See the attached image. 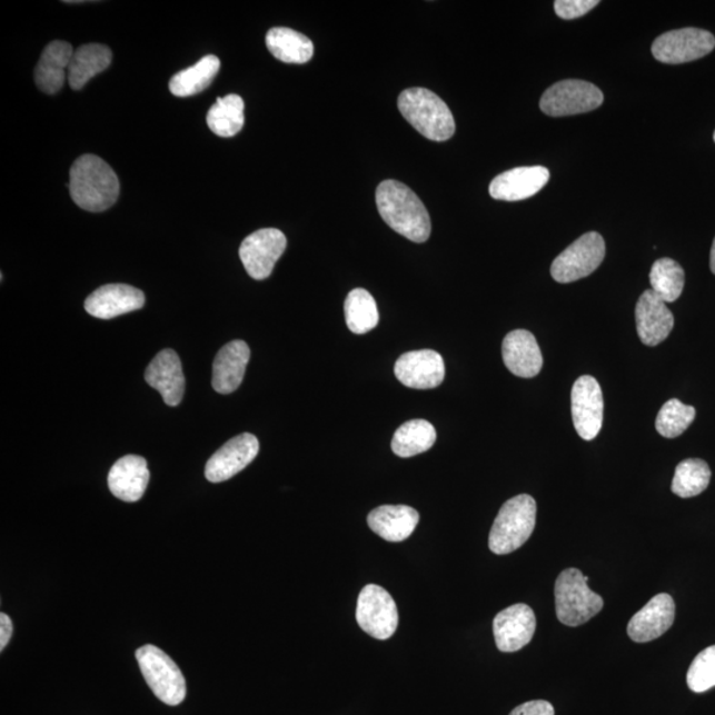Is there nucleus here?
I'll use <instances>...</instances> for the list:
<instances>
[{"label":"nucleus","instance_id":"nucleus-1","mask_svg":"<svg viewBox=\"0 0 715 715\" xmlns=\"http://www.w3.org/2000/svg\"><path fill=\"white\" fill-rule=\"evenodd\" d=\"M380 217L395 232L415 242H425L430 236V218L416 193L398 180H385L377 189Z\"/></svg>","mask_w":715,"mask_h":715},{"label":"nucleus","instance_id":"nucleus-2","mask_svg":"<svg viewBox=\"0 0 715 715\" xmlns=\"http://www.w3.org/2000/svg\"><path fill=\"white\" fill-rule=\"evenodd\" d=\"M69 176V192L82 210L107 211L120 197V180L100 157L86 155L76 159Z\"/></svg>","mask_w":715,"mask_h":715},{"label":"nucleus","instance_id":"nucleus-3","mask_svg":"<svg viewBox=\"0 0 715 715\" xmlns=\"http://www.w3.org/2000/svg\"><path fill=\"white\" fill-rule=\"evenodd\" d=\"M398 107L403 117L430 141L444 142L453 138L455 118L439 96L425 88L403 90Z\"/></svg>","mask_w":715,"mask_h":715},{"label":"nucleus","instance_id":"nucleus-4","mask_svg":"<svg viewBox=\"0 0 715 715\" xmlns=\"http://www.w3.org/2000/svg\"><path fill=\"white\" fill-rule=\"evenodd\" d=\"M537 520V503L529 495L513 497L503 505L489 534V548L497 555L518 550L532 537Z\"/></svg>","mask_w":715,"mask_h":715},{"label":"nucleus","instance_id":"nucleus-5","mask_svg":"<svg viewBox=\"0 0 715 715\" xmlns=\"http://www.w3.org/2000/svg\"><path fill=\"white\" fill-rule=\"evenodd\" d=\"M588 576L578 568H567L555 582V609L562 624L578 627L592 620L604 607L602 596L589 589Z\"/></svg>","mask_w":715,"mask_h":715},{"label":"nucleus","instance_id":"nucleus-6","mask_svg":"<svg viewBox=\"0 0 715 715\" xmlns=\"http://www.w3.org/2000/svg\"><path fill=\"white\" fill-rule=\"evenodd\" d=\"M138 665L158 699L169 706H177L186 698V679L178 665L162 649L143 645L136 652Z\"/></svg>","mask_w":715,"mask_h":715},{"label":"nucleus","instance_id":"nucleus-7","mask_svg":"<svg viewBox=\"0 0 715 715\" xmlns=\"http://www.w3.org/2000/svg\"><path fill=\"white\" fill-rule=\"evenodd\" d=\"M606 256V242L598 232H588L565 249L552 266L553 279L568 284L595 272Z\"/></svg>","mask_w":715,"mask_h":715},{"label":"nucleus","instance_id":"nucleus-8","mask_svg":"<svg viewBox=\"0 0 715 715\" xmlns=\"http://www.w3.org/2000/svg\"><path fill=\"white\" fill-rule=\"evenodd\" d=\"M604 100L602 90L592 82L565 80L548 88L540 99V110L547 116L566 117L592 112Z\"/></svg>","mask_w":715,"mask_h":715},{"label":"nucleus","instance_id":"nucleus-9","mask_svg":"<svg viewBox=\"0 0 715 715\" xmlns=\"http://www.w3.org/2000/svg\"><path fill=\"white\" fill-rule=\"evenodd\" d=\"M356 616L359 627L378 640L390 638L399 624L397 603L377 585H367L360 592Z\"/></svg>","mask_w":715,"mask_h":715},{"label":"nucleus","instance_id":"nucleus-10","mask_svg":"<svg viewBox=\"0 0 715 715\" xmlns=\"http://www.w3.org/2000/svg\"><path fill=\"white\" fill-rule=\"evenodd\" d=\"M287 249V238L280 229L262 228L241 242L239 255L247 274L255 280H266L274 272Z\"/></svg>","mask_w":715,"mask_h":715},{"label":"nucleus","instance_id":"nucleus-11","mask_svg":"<svg viewBox=\"0 0 715 715\" xmlns=\"http://www.w3.org/2000/svg\"><path fill=\"white\" fill-rule=\"evenodd\" d=\"M714 47L715 38L709 31L683 29L658 37L652 46V53L665 64H684L706 57Z\"/></svg>","mask_w":715,"mask_h":715},{"label":"nucleus","instance_id":"nucleus-12","mask_svg":"<svg viewBox=\"0 0 715 715\" xmlns=\"http://www.w3.org/2000/svg\"><path fill=\"white\" fill-rule=\"evenodd\" d=\"M572 411L576 433L592 441L603 426L604 400L599 381L589 375L576 379L572 393Z\"/></svg>","mask_w":715,"mask_h":715},{"label":"nucleus","instance_id":"nucleus-13","mask_svg":"<svg viewBox=\"0 0 715 715\" xmlns=\"http://www.w3.org/2000/svg\"><path fill=\"white\" fill-rule=\"evenodd\" d=\"M260 444L252 434H241L227 441L206 465V478L218 484L240 474L259 455Z\"/></svg>","mask_w":715,"mask_h":715},{"label":"nucleus","instance_id":"nucleus-14","mask_svg":"<svg viewBox=\"0 0 715 715\" xmlns=\"http://www.w3.org/2000/svg\"><path fill=\"white\" fill-rule=\"evenodd\" d=\"M395 375L401 385L415 390L439 387L446 377L443 357L435 350H416L403 354L395 364Z\"/></svg>","mask_w":715,"mask_h":715},{"label":"nucleus","instance_id":"nucleus-15","mask_svg":"<svg viewBox=\"0 0 715 715\" xmlns=\"http://www.w3.org/2000/svg\"><path fill=\"white\" fill-rule=\"evenodd\" d=\"M536 614L523 603L502 610L493 622L497 648L506 654L526 647L536 634Z\"/></svg>","mask_w":715,"mask_h":715},{"label":"nucleus","instance_id":"nucleus-16","mask_svg":"<svg viewBox=\"0 0 715 715\" xmlns=\"http://www.w3.org/2000/svg\"><path fill=\"white\" fill-rule=\"evenodd\" d=\"M676 604L668 594H658L632 617L628 636L635 643H649L663 636L675 623Z\"/></svg>","mask_w":715,"mask_h":715},{"label":"nucleus","instance_id":"nucleus-17","mask_svg":"<svg viewBox=\"0 0 715 715\" xmlns=\"http://www.w3.org/2000/svg\"><path fill=\"white\" fill-rule=\"evenodd\" d=\"M145 307L143 291L127 284H109L90 294L86 310L90 316L112 319Z\"/></svg>","mask_w":715,"mask_h":715},{"label":"nucleus","instance_id":"nucleus-18","mask_svg":"<svg viewBox=\"0 0 715 715\" xmlns=\"http://www.w3.org/2000/svg\"><path fill=\"white\" fill-rule=\"evenodd\" d=\"M550 180V171L543 166L517 168L499 173L489 186L490 197L497 200L518 201L536 196Z\"/></svg>","mask_w":715,"mask_h":715},{"label":"nucleus","instance_id":"nucleus-19","mask_svg":"<svg viewBox=\"0 0 715 715\" xmlns=\"http://www.w3.org/2000/svg\"><path fill=\"white\" fill-rule=\"evenodd\" d=\"M638 337L647 346H657L669 337L675 317L654 290H645L636 305Z\"/></svg>","mask_w":715,"mask_h":715},{"label":"nucleus","instance_id":"nucleus-20","mask_svg":"<svg viewBox=\"0 0 715 715\" xmlns=\"http://www.w3.org/2000/svg\"><path fill=\"white\" fill-rule=\"evenodd\" d=\"M145 379L162 395L166 405L177 407L182 401L186 379L176 351L166 349L158 352L146 370Z\"/></svg>","mask_w":715,"mask_h":715},{"label":"nucleus","instance_id":"nucleus-21","mask_svg":"<svg viewBox=\"0 0 715 715\" xmlns=\"http://www.w3.org/2000/svg\"><path fill=\"white\" fill-rule=\"evenodd\" d=\"M504 364L519 378H534L543 370L544 357L536 337L527 330H515L503 342Z\"/></svg>","mask_w":715,"mask_h":715},{"label":"nucleus","instance_id":"nucleus-22","mask_svg":"<svg viewBox=\"0 0 715 715\" xmlns=\"http://www.w3.org/2000/svg\"><path fill=\"white\" fill-rule=\"evenodd\" d=\"M150 480L148 461L141 456L120 458L109 471L108 485L112 495L125 503H137L145 495Z\"/></svg>","mask_w":715,"mask_h":715},{"label":"nucleus","instance_id":"nucleus-23","mask_svg":"<svg viewBox=\"0 0 715 715\" xmlns=\"http://www.w3.org/2000/svg\"><path fill=\"white\" fill-rule=\"evenodd\" d=\"M251 350L245 341H232L221 347L213 360L212 387L219 394H231L241 385Z\"/></svg>","mask_w":715,"mask_h":715},{"label":"nucleus","instance_id":"nucleus-24","mask_svg":"<svg viewBox=\"0 0 715 715\" xmlns=\"http://www.w3.org/2000/svg\"><path fill=\"white\" fill-rule=\"evenodd\" d=\"M73 48L67 41H52L44 48L34 69V82L47 95L60 92L68 79V68L73 58Z\"/></svg>","mask_w":715,"mask_h":715},{"label":"nucleus","instance_id":"nucleus-25","mask_svg":"<svg viewBox=\"0 0 715 715\" xmlns=\"http://www.w3.org/2000/svg\"><path fill=\"white\" fill-rule=\"evenodd\" d=\"M419 519V513L409 506L384 505L370 513L367 524L387 543H401L411 536Z\"/></svg>","mask_w":715,"mask_h":715},{"label":"nucleus","instance_id":"nucleus-26","mask_svg":"<svg viewBox=\"0 0 715 715\" xmlns=\"http://www.w3.org/2000/svg\"><path fill=\"white\" fill-rule=\"evenodd\" d=\"M113 53L110 48L102 44H86L75 51L71 64L68 68L69 86L80 90L90 79L106 71L112 64Z\"/></svg>","mask_w":715,"mask_h":715},{"label":"nucleus","instance_id":"nucleus-27","mask_svg":"<svg viewBox=\"0 0 715 715\" xmlns=\"http://www.w3.org/2000/svg\"><path fill=\"white\" fill-rule=\"evenodd\" d=\"M267 47L277 60L288 64H305L314 58L315 46L305 34L287 27H275L267 33Z\"/></svg>","mask_w":715,"mask_h":715},{"label":"nucleus","instance_id":"nucleus-28","mask_svg":"<svg viewBox=\"0 0 715 715\" xmlns=\"http://www.w3.org/2000/svg\"><path fill=\"white\" fill-rule=\"evenodd\" d=\"M220 69V60L213 54L200 59L196 66L172 76L170 92L177 97H191L211 86Z\"/></svg>","mask_w":715,"mask_h":715},{"label":"nucleus","instance_id":"nucleus-29","mask_svg":"<svg viewBox=\"0 0 715 715\" xmlns=\"http://www.w3.org/2000/svg\"><path fill=\"white\" fill-rule=\"evenodd\" d=\"M436 429L423 419L409 420L397 429L393 437V453L399 457L425 454L434 447Z\"/></svg>","mask_w":715,"mask_h":715},{"label":"nucleus","instance_id":"nucleus-30","mask_svg":"<svg viewBox=\"0 0 715 715\" xmlns=\"http://www.w3.org/2000/svg\"><path fill=\"white\" fill-rule=\"evenodd\" d=\"M208 128L219 137H234L245 127V101L238 95H228L207 113Z\"/></svg>","mask_w":715,"mask_h":715},{"label":"nucleus","instance_id":"nucleus-31","mask_svg":"<svg viewBox=\"0 0 715 715\" xmlns=\"http://www.w3.org/2000/svg\"><path fill=\"white\" fill-rule=\"evenodd\" d=\"M345 318L354 335H366L377 328L378 307L369 291L360 288L350 291L345 301Z\"/></svg>","mask_w":715,"mask_h":715},{"label":"nucleus","instance_id":"nucleus-32","mask_svg":"<svg viewBox=\"0 0 715 715\" xmlns=\"http://www.w3.org/2000/svg\"><path fill=\"white\" fill-rule=\"evenodd\" d=\"M711 478L709 465L699 458H687L677 465L672 491L682 498L696 497L709 487Z\"/></svg>","mask_w":715,"mask_h":715},{"label":"nucleus","instance_id":"nucleus-33","mask_svg":"<svg viewBox=\"0 0 715 715\" xmlns=\"http://www.w3.org/2000/svg\"><path fill=\"white\" fill-rule=\"evenodd\" d=\"M649 280L657 297L666 304L675 302L683 294L685 272L677 261L659 259L651 269Z\"/></svg>","mask_w":715,"mask_h":715},{"label":"nucleus","instance_id":"nucleus-34","mask_svg":"<svg viewBox=\"0 0 715 715\" xmlns=\"http://www.w3.org/2000/svg\"><path fill=\"white\" fill-rule=\"evenodd\" d=\"M696 418V409L684 405L678 399L666 401L656 419L657 433L666 439H675L683 435Z\"/></svg>","mask_w":715,"mask_h":715},{"label":"nucleus","instance_id":"nucleus-35","mask_svg":"<svg viewBox=\"0 0 715 715\" xmlns=\"http://www.w3.org/2000/svg\"><path fill=\"white\" fill-rule=\"evenodd\" d=\"M686 683L694 693H704L715 686V645L693 659L687 671Z\"/></svg>","mask_w":715,"mask_h":715},{"label":"nucleus","instance_id":"nucleus-36","mask_svg":"<svg viewBox=\"0 0 715 715\" xmlns=\"http://www.w3.org/2000/svg\"><path fill=\"white\" fill-rule=\"evenodd\" d=\"M598 4V0H557L554 9L559 18L572 20L586 16Z\"/></svg>","mask_w":715,"mask_h":715},{"label":"nucleus","instance_id":"nucleus-37","mask_svg":"<svg viewBox=\"0 0 715 715\" xmlns=\"http://www.w3.org/2000/svg\"><path fill=\"white\" fill-rule=\"evenodd\" d=\"M510 715H555V712L550 703L544 699H537L517 706Z\"/></svg>","mask_w":715,"mask_h":715},{"label":"nucleus","instance_id":"nucleus-38","mask_svg":"<svg viewBox=\"0 0 715 715\" xmlns=\"http://www.w3.org/2000/svg\"><path fill=\"white\" fill-rule=\"evenodd\" d=\"M12 636V622L6 614L0 615V651H3Z\"/></svg>","mask_w":715,"mask_h":715},{"label":"nucleus","instance_id":"nucleus-39","mask_svg":"<svg viewBox=\"0 0 715 715\" xmlns=\"http://www.w3.org/2000/svg\"><path fill=\"white\" fill-rule=\"evenodd\" d=\"M711 269L715 275V239L713 241L712 252H711Z\"/></svg>","mask_w":715,"mask_h":715},{"label":"nucleus","instance_id":"nucleus-40","mask_svg":"<svg viewBox=\"0 0 715 715\" xmlns=\"http://www.w3.org/2000/svg\"><path fill=\"white\" fill-rule=\"evenodd\" d=\"M714 142H715V131H714Z\"/></svg>","mask_w":715,"mask_h":715}]
</instances>
